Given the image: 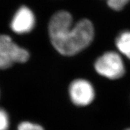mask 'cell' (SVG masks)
<instances>
[{"mask_svg": "<svg viewBox=\"0 0 130 130\" xmlns=\"http://www.w3.org/2000/svg\"><path fill=\"white\" fill-rule=\"evenodd\" d=\"M48 31L53 47L67 57L74 56L87 48L95 34L91 21L82 19L74 23L72 15L66 10L58 11L51 16Z\"/></svg>", "mask_w": 130, "mask_h": 130, "instance_id": "obj_1", "label": "cell"}, {"mask_svg": "<svg viewBox=\"0 0 130 130\" xmlns=\"http://www.w3.org/2000/svg\"><path fill=\"white\" fill-rule=\"evenodd\" d=\"M94 69L99 75L110 80H117L125 73V63L122 55L116 51H106L94 62Z\"/></svg>", "mask_w": 130, "mask_h": 130, "instance_id": "obj_2", "label": "cell"}, {"mask_svg": "<svg viewBox=\"0 0 130 130\" xmlns=\"http://www.w3.org/2000/svg\"><path fill=\"white\" fill-rule=\"evenodd\" d=\"M69 94L73 104L84 107L94 101L96 91L90 81L84 78H77L72 81L69 85Z\"/></svg>", "mask_w": 130, "mask_h": 130, "instance_id": "obj_3", "label": "cell"}, {"mask_svg": "<svg viewBox=\"0 0 130 130\" xmlns=\"http://www.w3.org/2000/svg\"><path fill=\"white\" fill-rule=\"evenodd\" d=\"M36 25V17L31 8L22 5L14 13L10 27L16 34L23 35L32 31Z\"/></svg>", "mask_w": 130, "mask_h": 130, "instance_id": "obj_4", "label": "cell"}, {"mask_svg": "<svg viewBox=\"0 0 130 130\" xmlns=\"http://www.w3.org/2000/svg\"><path fill=\"white\" fill-rule=\"evenodd\" d=\"M0 51L13 63H24L30 57L27 50L19 46L5 34H0Z\"/></svg>", "mask_w": 130, "mask_h": 130, "instance_id": "obj_5", "label": "cell"}, {"mask_svg": "<svg viewBox=\"0 0 130 130\" xmlns=\"http://www.w3.org/2000/svg\"><path fill=\"white\" fill-rule=\"evenodd\" d=\"M116 46L120 55L130 60V31L121 32L116 39Z\"/></svg>", "mask_w": 130, "mask_h": 130, "instance_id": "obj_6", "label": "cell"}, {"mask_svg": "<svg viewBox=\"0 0 130 130\" xmlns=\"http://www.w3.org/2000/svg\"><path fill=\"white\" fill-rule=\"evenodd\" d=\"M129 2L130 0H106L108 7L116 11L122 10Z\"/></svg>", "mask_w": 130, "mask_h": 130, "instance_id": "obj_7", "label": "cell"}, {"mask_svg": "<svg viewBox=\"0 0 130 130\" xmlns=\"http://www.w3.org/2000/svg\"><path fill=\"white\" fill-rule=\"evenodd\" d=\"M10 125V120L8 113L4 108H0V130H8Z\"/></svg>", "mask_w": 130, "mask_h": 130, "instance_id": "obj_8", "label": "cell"}, {"mask_svg": "<svg viewBox=\"0 0 130 130\" xmlns=\"http://www.w3.org/2000/svg\"><path fill=\"white\" fill-rule=\"evenodd\" d=\"M17 130H45L43 127L34 122L24 121L21 122L17 127Z\"/></svg>", "mask_w": 130, "mask_h": 130, "instance_id": "obj_9", "label": "cell"}, {"mask_svg": "<svg viewBox=\"0 0 130 130\" xmlns=\"http://www.w3.org/2000/svg\"><path fill=\"white\" fill-rule=\"evenodd\" d=\"M13 62L4 56L0 51V69H7L13 65Z\"/></svg>", "mask_w": 130, "mask_h": 130, "instance_id": "obj_10", "label": "cell"}, {"mask_svg": "<svg viewBox=\"0 0 130 130\" xmlns=\"http://www.w3.org/2000/svg\"><path fill=\"white\" fill-rule=\"evenodd\" d=\"M125 130H130V128H128V129H125Z\"/></svg>", "mask_w": 130, "mask_h": 130, "instance_id": "obj_11", "label": "cell"}]
</instances>
